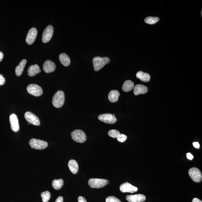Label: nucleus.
<instances>
[{
  "label": "nucleus",
  "instance_id": "10",
  "mask_svg": "<svg viewBox=\"0 0 202 202\" xmlns=\"http://www.w3.org/2000/svg\"><path fill=\"white\" fill-rule=\"evenodd\" d=\"M24 117L27 122L33 125L39 126L40 124V121L39 118L31 112H26Z\"/></svg>",
  "mask_w": 202,
  "mask_h": 202
},
{
  "label": "nucleus",
  "instance_id": "9",
  "mask_svg": "<svg viewBox=\"0 0 202 202\" xmlns=\"http://www.w3.org/2000/svg\"><path fill=\"white\" fill-rule=\"evenodd\" d=\"M98 118L102 122L109 124H114L117 121L115 115L110 113L103 114L100 115Z\"/></svg>",
  "mask_w": 202,
  "mask_h": 202
},
{
  "label": "nucleus",
  "instance_id": "2",
  "mask_svg": "<svg viewBox=\"0 0 202 202\" xmlns=\"http://www.w3.org/2000/svg\"><path fill=\"white\" fill-rule=\"evenodd\" d=\"M110 62V59L108 57H94L93 59V64L94 70L96 71H98Z\"/></svg>",
  "mask_w": 202,
  "mask_h": 202
},
{
  "label": "nucleus",
  "instance_id": "22",
  "mask_svg": "<svg viewBox=\"0 0 202 202\" xmlns=\"http://www.w3.org/2000/svg\"><path fill=\"white\" fill-rule=\"evenodd\" d=\"M136 77L139 79L142 82L147 83L149 81L151 76L148 73L143 72L142 71H139L137 73Z\"/></svg>",
  "mask_w": 202,
  "mask_h": 202
},
{
  "label": "nucleus",
  "instance_id": "24",
  "mask_svg": "<svg viewBox=\"0 0 202 202\" xmlns=\"http://www.w3.org/2000/svg\"><path fill=\"white\" fill-rule=\"evenodd\" d=\"M64 184V181L62 179H54L52 182V186L53 188L56 190H60L61 188Z\"/></svg>",
  "mask_w": 202,
  "mask_h": 202
},
{
  "label": "nucleus",
  "instance_id": "8",
  "mask_svg": "<svg viewBox=\"0 0 202 202\" xmlns=\"http://www.w3.org/2000/svg\"><path fill=\"white\" fill-rule=\"evenodd\" d=\"M54 28L52 26L49 25L46 27L43 32L42 36L43 42L46 43L50 41L53 35Z\"/></svg>",
  "mask_w": 202,
  "mask_h": 202
},
{
  "label": "nucleus",
  "instance_id": "30",
  "mask_svg": "<svg viewBox=\"0 0 202 202\" xmlns=\"http://www.w3.org/2000/svg\"><path fill=\"white\" fill-rule=\"evenodd\" d=\"M5 82V78L3 77L2 75L0 74V86H2Z\"/></svg>",
  "mask_w": 202,
  "mask_h": 202
},
{
  "label": "nucleus",
  "instance_id": "4",
  "mask_svg": "<svg viewBox=\"0 0 202 202\" xmlns=\"http://www.w3.org/2000/svg\"><path fill=\"white\" fill-rule=\"evenodd\" d=\"M29 144L31 148L37 150L45 149L48 146V144L46 141L35 138L30 139Z\"/></svg>",
  "mask_w": 202,
  "mask_h": 202
},
{
  "label": "nucleus",
  "instance_id": "37",
  "mask_svg": "<svg viewBox=\"0 0 202 202\" xmlns=\"http://www.w3.org/2000/svg\"><path fill=\"white\" fill-rule=\"evenodd\" d=\"M201 15L202 16V11H201Z\"/></svg>",
  "mask_w": 202,
  "mask_h": 202
},
{
  "label": "nucleus",
  "instance_id": "14",
  "mask_svg": "<svg viewBox=\"0 0 202 202\" xmlns=\"http://www.w3.org/2000/svg\"><path fill=\"white\" fill-rule=\"evenodd\" d=\"M146 197L144 195L138 194L127 196L126 199L129 202H143L146 200Z\"/></svg>",
  "mask_w": 202,
  "mask_h": 202
},
{
  "label": "nucleus",
  "instance_id": "32",
  "mask_svg": "<svg viewBox=\"0 0 202 202\" xmlns=\"http://www.w3.org/2000/svg\"><path fill=\"white\" fill-rule=\"evenodd\" d=\"M187 157L188 159L190 160H192L193 158H194L193 156L192 155V154L190 153H188L187 154Z\"/></svg>",
  "mask_w": 202,
  "mask_h": 202
},
{
  "label": "nucleus",
  "instance_id": "5",
  "mask_svg": "<svg viewBox=\"0 0 202 202\" xmlns=\"http://www.w3.org/2000/svg\"><path fill=\"white\" fill-rule=\"evenodd\" d=\"M72 138L73 141L78 143H83L86 140V134L83 131L80 130H76L71 133Z\"/></svg>",
  "mask_w": 202,
  "mask_h": 202
},
{
  "label": "nucleus",
  "instance_id": "18",
  "mask_svg": "<svg viewBox=\"0 0 202 202\" xmlns=\"http://www.w3.org/2000/svg\"><path fill=\"white\" fill-rule=\"evenodd\" d=\"M59 60L61 63L65 66H68L70 65V60L69 56L65 53H62L59 56Z\"/></svg>",
  "mask_w": 202,
  "mask_h": 202
},
{
  "label": "nucleus",
  "instance_id": "25",
  "mask_svg": "<svg viewBox=\"0 0 202 202\" xmlns=\"http://www.w3.org/2000/svg\"><path fill=\"white\" fill-rule=\"evenodd\" d=\"M159 20L160 18L158 17H148L145 18V21L147 24H153L156 23Z\"/></svg>",
  "mask_w": 202,
  "mask_h": 202
},
{
  "label": "nucleus",
  "instance_id": "17",
  "mask_svg": "<svg viewBox=\"0 0 202 202\" xmlns=\"http://www.w3.org/2000/svg\"><path fill=\"white\" fill-rule=\"evenodd\" d=\"M41 70L37 64L33 65L30 66L28 70V75L30 76H34L40 72Z\"/></svg>",
  "mask_w": 202,
  "mask_h": 202
},
{
  "label": "nucleus",
  "instance_id": "19",
  "mask_svg": "<svg viewBox=\"0 0 202 202\" xmlns=\"http://www.w3.org/2000/svg\"><path fill=\"white\" fill-rule=\"evenodd\" d=\"M68 167L69 169L73 174H75L78 172L79 166L77 162L75 160H70L68 163Z\"/></svg>",
  "mask_w": 202,
  "mask_h": 202
},
{
  "label": "nucleus",
  "instance_id": "13",
  "mask_svg": "<svg viewBox=\"0 0 202 202\" xmlns=\"http://www.w3.org/2000/svg\"><path fill=\"white\" fill-rule=\"evenodd\" d=\"M10 121L11 129L14 132H16L20 129L18 117L14 113L10 115Z\"/></svg>",
  "mask_w": 202,
  "mask_h": 202
},
{
  "label": "nucleus",
  "instance_id": "36",
  "mask_svg": "<svg viewBox=\"0 0 202 202\" xmlns=\"http://www.w3.org/2000/svg\"><path fill=\"white\" fill-rule=\"evenodd\" d=\"M4 57V54L2 52L0 51V62L2 61Z\"/></svg>",
  "mask_w": 202,
  "mask_h": 202
},
{
  "label": "nucleus",
  "instance_id": "28",
  "mask_svg": "<svg viewBox=\"0 0 202 202\" xmlns=\"http://www.w3.org/2000/svg\"><path fill=\"white\" fill-rule=\"evenodd\" d=\"M106 202H121V200L114 196H110L107 198Z\"/></svg>",
  "mask_w": 202,
  "mask_h": 202
},
{
  "label": "nucleus",
  "instance_id": "3",
  "mask_svg": "<svg viewBox=\"0 0 202 202\" xmlns=\"http://www.w3.org/2000/svg\"><path fill=\"white\" fill-rule=\"evenodd\" d=\"M89 184L92 188H100L109 184V180L105 179L92 178L88 182Z\"/></svg>",
  "mask_w": 202,
  "mask_h": 202
},
{
  "label": "nucleus",
  "instance_id": "15",
  "mask_svg": "<svg viewBox=\"0 0 202 202\" xmlns=\"http://www.w3.org/2000/svg\"><path fill=\"white\" fill-rule=\"evenodd\" d=\"M43 70L45 72L50 73L54 72L56 68L55 64L50 60L46 61L43 65Z\"/></svg>",
  "mask_w": 202,
  "mask_h": 202
},
{
  "label": "nucleus",
  "instance_id": "34",
  "mask_svg": "<svg viewBox=\"0 0 202 202\" xmlns=\"http://www.w3.org/2000/svg\"><path fill=\"white\" fill-rule=\"evenodd\" d=\"M193 145L195 148H196L198 149L200 148V145L198 142H195L193 143Z\"/></svg>",
  "mask_w": 202,
  "mask_h": 202
},
{
  "label": "nucleus",
  "instance_id": "1",
  "mask_svg": "<svg viewBox=\"0 0 202 202\" xmlns=\"http://www.w3.org/2000/svg\"><path fill=\"white\" fill-rule=\"evenodd\" d=\"M65 96L63 91H58L53 96L52 104L53 106L56 108L61 107L64 105Z\"/></svg>",
  "mask_w": 202,
  "mask_h": 202
},
{
  "label": "nucleus",
  "instance_id": "26",
  "mask_svg": "<svg viewBox=\"0 0 202 202\" xmlns=\"http://www.w3.org/2000/svg\"><path fill=\"white\" fill-rule=\"evenodd\" d=\"M41 196L43 202H48L50 198V193L48 191L43 192L41 193Z\"/></svg>",
  "mask_w": 202,
  "mask_h": 202
},
{
  "label": "nucleus",
  "instance_id": "23",
  "mask_svg": "<svg viewBox=\"0 0 202 202\" xmlns=\"http://www.w3.org/2000/svg\"><path fill=\"white\" fill-rule=\"evenodd\" d=\"M135 87L133 82L130 80H127L124 83L122 89L124 91L128 92L132 90Z\"/></svg>",
  "mask_w": 202,
  "mask_h": 202
},
{
  "label": "nucleus",
  "instance_id": "27",
  "mask_svg": "<svg viewBox=\"0 0 202 202\" xmlns=\"http://www.w3.org/2000/svg\"><path fill=\"white\" fill-rule=\"evenodd\" d=\"M120 134V133L119 131L116 130H111L108 132V135L109 136L113 138H117Z\"/></svg>",
  "mask_w": 202,
  "mask_h": 202
},
{
  "label": "nucleus",
  "instance_id": "12",
  "mask_svg": "<svg viewBox=\"0 0 202 202\" xmlns=\"http://www.w3.org/2000/svg\"><path fill=\"white\" fill-rule=\"evenodd\" d=\"M37 34V31L35 28H32L29 30L27 34L26 42L29 45H31L35 41Z\"/></svg>",
  "mask_w": 202,
  "mask_h": 202
},
{
  "label": "nucleus",
  "instance_id": "6",
  "mask_svg": "<svg viewBox=\"0 0 202 202\" xmlns=\"http://www.w3.org/2000/svg\"><path fill=\"white\" fill-rule=\"evenodd\" d=\"M189 175L192 179L195 182H200L202 179L201 172L198 168L193 167L190 168L188 172Z\"/></svg>",
  "mask_w": 202,
  "mask_h": 202
},
{
  "label": "nucleus",
  "instance_id": "20",
  "mask_svg": "<svg viewBox=\"0 0 202 202\" xmlns=\"http://www.w3.org/2000/svg\"><path fill=\"white\" fill-rule=\"evenodd\" d=\"M26 63V60L23 59L20 62L19 64L16 67L15 74L17 76H20L22 74Z\"/></svg>",
  "mask_w": 202,
  "mask_h": 202
},
{
  "label": "nucleus",
  "instance_id": "7",
  "mask_svg": "<svg viewBox=\"0 0 202 202\" xmlns=\"http://www.w3.org/2000/svg\"><path fill=\"white\" fill-rule=\"evenodd\" d=\"M27 90L28 93L35 96H40L43 94L42 88L36 84H31L27 86Z\"/></svg>",
  "mask_w": 202,
  "mask_h": 202
},
{
  "label": "nucleus",
  "instance_id": "16",
  "mask_svg": "<svg viewBox=\"0 0 202 202\" xmlns=\"http://www.w3.org/2000/svg\"><path fill=\"white\" fill-rule=\"evenodd\" d=\"M148 88L144 85L138 84L134 88V93L135 95L144 94L148 92Z\"/></svg>",
  "mask_w": 202,
  "mask_h": 202
},
{
  "label": "nucleus",
  "instance_id": "11",
  "mask_svg": "<svg viewBox=\"0 0 202 202\" xmlns=\"http://www.w3.org/2000/svg\"><path fill=\"white\" fill-rule=\"evenodd\" d=\"M120 190L123 193L130 192L133 193L138 191V187L132 185L128 182H125L122 184L120 187Z\"/></svg>",
  "mask_w": 202,
  "mask_h": 202
},
{
  "label": "nucleus",
  "instance_id": "33",
  "mask_svg": "<svg viewBox=\"0 0 202 202\" xmlns=\"http://www.w3.org/2000/svg\"><path fill=\"white\" fill-rule=\"evenodd\" d=\"M55 202H63V198L61 196H60L56 199Z\"/></svg>",
  "mask_w": 202,
  "mask_h": 202
},
{
  "label": "nucleus",
  "instance_id": "35",
  "mask_svg": "<svg viewBox=\"0 0 202 202\" xmlns=\"http://www.w3.org/2000/svg\"><path fill=\"white\" fill-rule=\"evenodd\" d=\"M192 202H202V201L199 200V199L195 198L193 199Z\"/></svg>",
  "mask_w": 202,
  "mask_h": 202
},
{
  "label": "nucleus",
  "instance_id": "31",
  "mask_svg": "<svg viewBox=\"0 0 202 202\" xmlns=\"http://www.w3.org/2000/svg\"><path fill=\"white\" fill-rule=\"evenodd\" d=\"M78 202H87L86 199L84 197L80 196L78 198Z\"/></svg>",
  "mask_w": 202,
  "mask_h": 202
},
{
  "label": "nucleus",
  "instance_id": "29",
  "mask_svg": "<svg viewBox=\"0 0 202 202\" xmlns=\"http://www.w3.org/2000/svg\"><path fill=\"white\" fill-rule=\"evenodd\" d=\"M127 139V135L124 134H120L117 138V139L120 142L123 143L126 141Z\"/></svg>",
  "mask_w": 202,
  "mask_h": 202
},
{
  "label": "nucleus",
  "instance_id": "21",
  "mask_svg": "<svg viewBox=\"0 0 202 202\" xmlns=\"http://www.w3.org/2000/svg\"><path fill=\"white\" fill-rule=\"evenodd\" d=\"M120 96L119 92L117 90H112L109 93L108 98L110 101L112 103L117 102L118 97Z\"/></svg>",
  "mask_w": 202,
  "mask_h": 202
}]
</instances>
